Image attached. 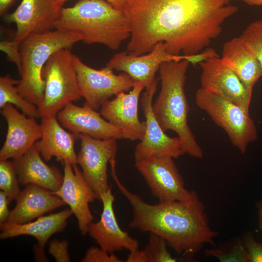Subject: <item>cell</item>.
<instances>
[{
	"instance_id": "obj_34",
	"label": "cell",
	"mask_w": 262,
	"mask_h": 262,
	"mask_svg": "<svg viewBox=\"0 0 262 262\" xmlns=\"http://www.w3.org/2000/svg\"><path fill=\"white\" fill-rule=\"evenodd\" d=\"M9 202L6 195L0 191V224L6 222L10 213L8 209Z\"/></svg>"
},
{
	"instance_id": "obj_11",
	"label": "cell",
	"mask_w": 262,
	"mask_h": 262,
	"mask_svg": "<svg viewBox=\"0 0 262 262\" xmlns=\"http://www.w3.org/2000/svg\"><path fill=\"white\" fill-rule=\"evenodd\" d=\"M157 82H155L150 88L146 89L141 98L146 129L144 137L135 148V162L151 157L168 156L177 159L185 154L179 138L166 134L153 113L152 99L157 91Z\"/></svg>"
},
{
	"instance_id": "obj_31",
	"label": "cell",
	"mask_w": 262,
	"mask_h": 262,
	"mask_svg": "<svg viewBox=\"0 0 262 262\" xmlns=\"http://www.w3.org/2000/svg\"><path fill=\"white\" fill-rule=\"evenodd\" d=\"M68 246L67 240L53 239L49 243V252L57 262H69L70 260Z\"/></svg>"
},
{
	"instance_id": "obj_14",
	"label": "cell",
	"mask_w": 262,
	"mask_h": 262,
	"mask_svg": "<svg viewBox=\"0 0 262 262\" xmlns=\"http://www.w3.org/2000/svg\"><path fill=\"white\" fill-rule=\"evenodd\" d=\"M201 88L230 100L249 111L252 97L241 81L219 56H213L200 62Z\"/></svg>"
},
{
	"instance_id": "obj_37",
	"label": "cell",
	"mask_w": 262,
	"mask_h": 262,
	"mask_svg": "<svg viewBox=\"0 0 262 262\" xmlns=\"http://www.w3.org/2000/svg\"><path fill=\"white\" fill-rule=\"evenodd\" d=\"M16 0H0V15L4 16Z\"/></svg>"
},
{
	"instance_id": "obj_19",
	"label": "cell",
	"mask_w": 262,
	"mask_h": 262,
	"mask_svg": "<svg viewBox=\"0 0 262 262\" xmlns=\"http://www.w3.org/2000/svg\"><path fill=\"white\" fill-rule=\"evenodd\" d=\"M100 200L103 204V210L100 220L92 222L89 226L88 233L99 245L109 253L126 249L130 252L139 249L137 240L131 237L123 230L117 223L113 209L114 196L112 187L101 194Z\"/></svg>"
},
{
	"instance_id": "obj_20",
	"label": "cell",
	"mask_w": 262,
	"mask_h": 262,
	"mask_svg": "<svg viewBox=\"0 0 262 262\" xmlns=\"http://www.w3.org/2000/svg\"><path fill=\"white\" fill-rule=\"evenodd\" d=\"M42 136L34 145L46 161L52 157L61 162H67L72 165L77 164V154L74 149L78 135L66 131L60 125L56 116L41 117Z\"/></svg>"
},
{
	"instance_id": "obj_40",
	"label": "cell",
	"mask_w": 262,
	"mask_h": 262,
	"mask_svg": "<svg viewBox=\"0 0 262 262\" xmlns=\"http://www.w3.org/2000/svg\"><path fill=\"white\" fill-rule=\"evenodd\" d=\"M54 1L56 0H54Z\"/></svg>"
},
{
	"instance_id": "obj_3",
	"label": "cell",
	"mask_w": 262,
	"mask_h": 262,
	"mask_svg": "<svg viewBox=\"0 0 262 262\" xmlns=\"http://www.w3.org/2000/svg\"><path fill=\"white\" fill-rule=\"evenodd\" d=\"M54 27L78 35L86 44H100L113 50L131 35L124 10L106 0H79L72 7H62Z\"/></svg>"
},
{
	"instance_id": "obj_6",
	"label": "cell",
	"mask_w": 262,
	"mask_h": 262,
	"mask_svg": "<svg viewBox=\"0 0 262 262\" xmlns=\"http://www.w3.org/2000/svg\"><path fill=\"white\" fill-rule=\"evenodd\" d=\"M43 99L38 106L40 117L56 116L67 104L82 98L73 54L68 49L53 53L42 70Z\"/></svg>"
},
{
	"instance_id": "obj_16",
	"label": "cell",
	"mask_w": 262,
	"mask_h": 262,
	"mask_svg": "<svg viewBox=\"0 0 262 262\" xmlns=\"http://www.w3.org/2000/svg\"><path fill=\"white\" fill-rule=\"evenodd\" d=\"M86 102L82 106L67 104L56 115L61 125L72 133L98 139H128L126 131L104 119Z\"/></svg>"
},
{
	"instance_id": "obj_5",
	"label": "cell",
	"mask_w": 262,
	"mask_h": 262,
	"mask_svg": "<svg viewBox=\"0 0 262 262\" xmlns=\"http://www.w3.org/2000/svg\"><path fill=\"white\" fill-rule=\"evenodd\" d=\"M77 35L58 30L30 35L19 45L21 79L16 85L20 95L37 107L42 102L44 82L42 70L49 57L62 49H70L81 41Z\"/></svg>"
},
{
	"instance_id": "obj_8",
	"label": "cell",
	"mask_w": 262,
	"mask_h": 262,
	"mask_svg": "<svg viewBox=\"0 0 262 262\" xmlns=\"http://www.w3.org/2000/svg\"><path fill=\"white\" fill-rule=\"evenodd\" d=\"M73 62L81 96L96 111L114 95L130 91L134 84L135 81L127 74L123 72L116 75L113 69L107 66L99 70L94 69L74 54Z\"/></svg>"
},
{
	"instance_id": "obj_26",
	"label": "cell",
	"mask_w": 262,
	"mask_h": 262,
	"mask_svg": "<svg viewBox=\"0 0 262 262\" xmlns=\"http://www.w3.org/2000/svg\"><path fill=\"white\" fill-rule=\"evenodd\" d=\"M206 257H214L220 262H249L247 251L241 239L236 238L218 247L205 250Z\"/></svg>"
},
{
	"instance_id": "obj_30",
	"label": "cell",
	"mask_w": 262,
	"mask_h": 262,
	"mask_svg": "<svg viewBox=\"0 0 262 262\" xmlns=\"http://www.w3.org/2000/svg\"><path fill=\"white\" fill-rule=\"evenodd\" d=\"M82 262H122L114 253H109L100 247L92 246L89 248L82 259Z\"/></svg>"
},
{
	"instance_id": "obj_12",
	"label": "cell",
	"mask_w": 262,
	"mask_h": 262,
	"mask_svg": "<svg viewBox=\"0 0 262 262\" xmlns=\"http://www.w3.org/2000/svg\"><path fill=\"white\" fill-rule=\"evenodd\" d=\"M62 7L54 0H22L14 12L4 16L5 21L16 27L12 42L19 48L20 43L27 37L55 29Z\"/></svg>"
},
{
	"instance_id": "obj_35",
	"label": "cell",
	"mask_w": 262,
	"mask_h": 262,
	"mask_svg": "<svg viewBox=\"0 0 262 262\" xmlns=\"http://www.w3.org/2000/svg\"><path fill=\"white\" fill-rule=\"evenodd\" d=\"M127 262H149L148 256L145 250L139 249L130 252L126 259Z\"/></svg>"
},
{
	"instance_id": "obj_38",
	"label": "cell",
	"mask_w": 262,
	"mask_h": 262,
	"mask_svg": "<svg viewBox=\"0 0 262 262\" xmlns=\"http://www.w3.org/2000/svg\"><path fill=\"white\" fill-rule=\"evenodd\" d=\"M256 207L259 216V228L262 231V201H260L256 203Z\"/></svg>"
},
{
	"instance_id": "obj_32",
	"label": "cell",
	"mask_w": 262,
	"mask_h": 262,
	"mask_svg": "<svg viewBox=\"0 0 262 262\" xmlns=\"http://www.w3.org/2000/svg\"><path fill=\"white\" fill-rule=\"evenodd\" d=\"M242 240L248 254L249 262H262V243L256 241L250 233H246Z\"/></svg>"
},
{
	"instance_id": "obj_1",
	"label": "cell",
	"mask_w": 262,
	"mask_h": 262,
	"mask_svg": "<svg viewBox=\"0 0 262 262\" xmlns=\"http://www.w3.org/2000/svg\"><path fill=\"white\" fill-rule=\"evenodd\" d=\"M230 0H125L130 25L128 53L150 52L160 42L177 55L198 54L222 33V25L238 11Z\"/></svg>"
},
{
	"instance_id": "obj_23",
	"label": "cell",
	"mask_w": 262,
	"mask_h": 262,
	"mask_svg": "<svg viewBox=\"0 0 262 262\" xmlns=\"http://www.w3.org/2000/svg\"><path fill=\"white\" fill-rule=\"evenodd\" d=\"M220 58L252 93L255 83L262 76V66L240 36L224 43Z\"/></svg>"
},
{
	"instance_id": "obj_39",
	"label": "cell",
	"mask_w": 262,
	"mask_h": 262,
	"mask_svg": "<svg viewBox=\"0 0 262 262\" xmlns=\"http://www.w3.org/2000/svg\"><path fill=\"white\" fill-rule=\"evenodd\" d=\"M242 1L250 6H262V0H230Z\"/></svg>"
},
{
	"instance_id": "obj_27",
	"label": "cell",
	"mask_w": 262,
	"mask_h": 262,
	"mask_svg": "<svg viewBox=\"0 0 262 262\" xmlns=\"http://www.w3.org/2000/svg\"><path fill=\"white\" fill-rule=\"evenodd\" d=\"M13 162L0 161V189L7 196L9 203L16 199L20 190Z\"/></svg>"
},
{
	"instance_id": "obj_29",
	"label": "cell",
	"mask_w": 262,
	"mask_h": 262,
	"mask_svg": "<svg viewBox=\"0 0 262 262\" xmlns=\"http://www.w3.org/2000/svg\"><path fill=\"white\" fill-rule=\"evenodd\" d=\"M240 36L262 66V19L250 23Z\"/></svg>"
},
{
	"instance_id": "obj_7",
	"label": "cell",
	"mask_w": 262,
	"mask_h": 262,
	"mask_svg": "<svg viewBox=\"0 0 262 262\" xmlns=\"http://www.w3.org/2000/svg\"><path fill=\"white\" fill-rule=\"evenodd\" d=\"M195 99L198 108L224 130L241 153H245L248 144L257 139L256 127L249 111L201 87L196 92Z\"/></svg>"
},
{
	"instance_id": "obj_33",
	"label": "cell",
	"mask_w": 262,
	"mask_h": 262,
	"mask_svg": "<svg viewBox=\"0 0 262 262\" xmlns=\"http://www.w3.org/2000/svg\"><path fill=\"white\" fill-rule=\"evenodd\" d=\"M0 49L6 54L10 61L15 64L18 70L20 66L19 49L15 47L11 41L3 40L0 42Z\"/></svg>"
},
{
	"instance_id": "obj_22",
	"label": "cell",
	"mask_w": 262,
	"mask_h": 262,
	"mask_svg": "<svg viewBox=\"0 0 262 262\" xmlns=\"http://www.w3.org/2000/svg\"><path fill=\"white\" fill-rule=\"evenodd\" d=\"M40 155L34 144L22 155L14 159L19 183L35 184L55 192L61 187L64 175L54 165H47Z\"/></svg>"
},
{
	"instance_id": "obj_9",
	"label": "cell",
	"mask_w": 262,
	"mask_h": 262,
	"mask_svg": "<svg viewBox=\"0 0 262 262\" xmlns=\"http://www.w3.org/2000/svg\"><path fill=\"white\" fill-rule=\"evenodd\" d=\"M173 159L168 156L151 157L135 162V167L159 202L183 200L191 195Z\"/></svg>"
},
{
	"instance_id": "obj_36",
	"label": "cell",
	"mask_w": 262,
	"mask_h": 262,
	"mask_svg": "<svg viewBox=\"0 0 262 262\" xmlns=\"http://www.w3.org/2000/svg\"><path fill=\"white\" fill-rule=\"evenodd\" d=\"M67 0H56L55 1V3L60 7H62L63 4ZM115 8L118 9L123 10L124 4L125 0H106Z\"/></svg>"
},
{
	"instance_id": "obj_28",
	"label": "cell",
	"mask_w": 262,
	"mask_h": 262,
	"mask_svg": "<svg viewBox=\"0 0 262 262\" xmlns=\"http://www.w3.org/2000/svg\"><path fill=\"white\" fill-rule=\"evenodd\" d=\"M167 244L164 238L150 233L148 242L144 249L149 262H189L185 258L177 259L173 257L167 248Z\"/></svg>"
},
{
	"instance_id": "obj_17",
	"label": "cell",
	"mask_w": 262,
	"mask_h": 262,
	"mask_svg": "<svg viewBox=\"0 0 262 262\" xmlns=\"http://www.w3.org/2000/svg\"><path fill=\"white\" fill-rule=\"evenodd\" d=\"M144 88L141 82L135 81L129 93H118L100 108L101 115L113 125L124 130L130 140L140 141L145 133L146 122H141L138 116L139 99Z\"/></svg>"
},
{
	"instance_id": "obj_13",
	"label": "cell",
	"mask_w": 262,
	"mask_h": 262,
	"mask_svg": "<svg viewBox=\"0 0 262 262\" xmlns=\"http://www.w3.org/2000/svg\"><path fill=\"white\" fill-rule=\"evenodd\" d=\"M190 58V56L168 52L166 44L160 42L145 55H132L127 51L115 53L106 66L127 74L134 81L141 82L146 89H148L157 81L155 74L163 63L184 59L189 61Z\"/></svg>"
},
{
	"instance_id": "obj_15",
	"label": "cell",
	"mask_w": 262,
	"mask_h": 262,
	"mask_svg": "<svg viewBox=\"0 0 262 262\" xmlns=\"http://www.w3.org/2000/svg\"><path fill=\"white\" fill-rule=\"evenodd\" d=\"M64 174L61 187L54 195L68 204L77 219L79 230L83 236L88 233L89 226L94 220L89 204L98 197L85 180L77 164L63 163Z\"/></svg>"
},
{
	"instance_id": "obj_4",
	"label": "cell",
	"mask_w": 262,
	"mask_h": 262,
	"mask_svg": "<svg viewBox=\"0 0 262 262\" xmlns=\"http://www.w3.org/2000/svg\"><path fill=\"white\" fill-rule=\"evenodd\" d=\"M190 62L180 61L163 63L160 66L161 88L152 103L154 115L163 130H171L179 138L185 153L201 159L203 151L188 124L189 106L184 92L186 73Z\"/></svg>"
},
{
	"instance_id": "obj_2",
	"label": "cell",
	"mask_w": 262,
	"mask_h": 262,
	"mask_svg": "<svg viewBox=\"0 0 262 262\" xmlns=\"http://www.w3.org/2000/svg\"><path fill=\"white\" fill-rule=\"evenodd\" d=\"M111 171L118 188L131 207L130 228L162 237L177 253L182 254L189 262L193 261L205 244L215 246L213 239L218 233L210 227L204 205L195 190H191L185 200L151 205L122 184L115 168Z\"/></svg>"
},
{
	"instance_id": "obj_10",
	"label": "cell",
	"mask_w": 262,
	"mask_h": 262,
	"mask_svg": "<svg viewBox=\"0 0 262 262\" xmlns=\"http://www.w3.org/2000/svg\"><path fill=\"white\" fill-rule=\"evenodd\" d=\"M81 147L77 154V164L88 184L100 199L101 194L111 186L108 184L107 164L115 159L118 147L117 139H98L88 135L80 134Z\"/></svg>"
},
{
	"instance_id": "obj_24",
	"label": "cell",
	"mask_w": 262,
	"mask_h": 262,
	"mask_svg": "<svg viewBox=\"0 0 262 262\" xmlns=\"http://www.w3.org/2000/svg\"><path fill=\"white\" fill-rule=\"evenodd\" d=\"M73 214L70 209L41 216L33 222L24 224H0V238L4 239L22 235L34 237L38 241L36 247L43 249L48 240L54 234L62 231L67 225V219Z\"/></svg>"
},
{
	"instance_id": "obj_25",
	"label": "cell",
	"mask_w": 262,
	"mask_h": 262,
	"mask_svg": "<svg viewBox=\"0 0 262 262\" xmlns=\"http://www.w3.org/2000/svg\"><path fill=\"white\" fill-rule=\"evenodd\" d=\"M20 82L7 74L0 77V108L7 103L15 105L25 115L40 117L38 107L23 97L16 87Z\"/></svg>"
},
{
	"instance_id": "obj_21",
	"label": "cell",
	"mask_w": 262,
	"mask_h": 262,
	"mask_svg": "<svg viewBox=\"0 0 262 262\" xmlns=\"http://www.w3.org/2000/svg\"><path fill=\"white\" fill-rule=\"evenodd\" d=\"M16 200V206L10 211L6 223H26L66 204L51 191L33 184H27Z\"/></svg>"
},
{
	"instance_id": "obj_18",
	"label": "cell",
	"mask_w": 262,
	"mask_h": 262,
	"mask_svg": "<svg viewBox=\"0 0 262 262\" xmlns=\"http://www.w3.org/2000/svg\"><path fill=\"white\" fill-rule=\"evenodd\" d=\"M1 113L7 122L8 129L5 141L0 150V161L15 159L40 139L41 126L35 118L19 113L9 103L1 108Z\"/></svg>"
}]
</instances>
